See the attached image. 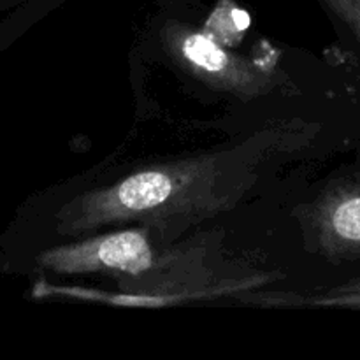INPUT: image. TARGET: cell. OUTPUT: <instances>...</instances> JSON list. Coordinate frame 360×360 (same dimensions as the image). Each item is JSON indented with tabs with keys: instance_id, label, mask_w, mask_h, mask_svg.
I'll return each mask as SVG.
<instances>
[{
	"instance_id": "6da1fadb",
	"label": "cell",
	"mask_w": 360,
	"mask_h": 360,
	"mask_svg": "<svg viewBox=\"0 0 360 360\" xmlns=\"http://www.w3.org/2000/svg\"><path fill=\"white\" fill-rule=\"evenodd\" d=\"M220 164L217 157H200L141 169L76 197L60 214V229L84 234L105 225L167 224L217 213L225 206V197L217 192Z\"/></svg>"
},
{
	"instance_id": "3957f363",
	"label": "cell",
	"mask_w": 360,
	"mask_h": 360,
	"mask_svg": "<svg viewBox=\"0 0 360 360\" xmlns=\"http://www.w3.org/2000/svg\"><path fill=\"white\" fill-rule=\"evenodd\" d=\"M162 42L183 69L213 90L252 101L266 95L276 83L269 70L225 49L206 32L167 23L162 28Z\"/></svg>"
},
{
	"instance_id": "277c9868",
	"label": "cell",
	"mask_w": 360,
	"mask_h": 360,
	"mask_svg": "<svg viewBox=\"0 0 360 360\" xmlns=\"http://www.w3.org/2000/svg\"><path fill=\"white\" fill-rule=\"evenodd\" d=\"M360 46V0H322Z\"/></svg>"
},
{
	"instance_id": "7a4b0ae2",
	"label": "cell",
	"mask_w": 360,
	"mask_h": 360,
	"mask_svg": "<svg viewBox=\"0 0 360 360\" xmlns=\"http://www.w3.org/2000/svg\"><path fill=\"white\" fill-rule=\"evenodd\" d=\"M178 260L176 253L160 252L151 245L146 229H129L58 246L42 253L39 262L58 274L153 278L172 269Z\"/></svg>"
}]
</instances>
